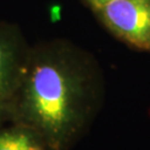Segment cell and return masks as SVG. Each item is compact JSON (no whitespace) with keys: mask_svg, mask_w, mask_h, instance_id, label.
Returning <instances> with one entry per match:
<instances>
[{"mask_svg":"<svg viewBox=\"0 0 150 150\" xmlns=\"http://www.w3.org/2000/svg\"><path fill=\"white\" fill-rule=\"evenodd\" d=\"M96 61L66 40L29 49L6 119L31 129L49 150H68L91 122L101 98Z\"/></svg>","mask_w":150,"mask_h":150,"instance_id":"cell-1","label":"cell"},{"mask_svg":"<svg viewBox=\"0 0 150 150\" xmlns=\"http://www.w3.org/2000/svg\"><path fill=\"white\" fill-rule=\"evenodd\" d=\"M93 12L115 37L150 52V0H112Z\"/></svg>","mask_w":150,"mask_h":150,"instance_id":"cell-2","label":"cell"},{"mask_svg":"<svg viewBox=\"0 0 150 150\" xmlns=\"http://www.w3.org/2000/svg\"><path fill=\"white\" fill-rule=\"evenodd\" d=\"M30 46L16 25L0 21V120L6 119Z\"/></svg>","mask_w":150,"mask_h":150,"instance_id":"cell-3","label":"cell"},{"mask_svg":"<svg viewBox=\"0 0 150 150\" xmlns=\"http://www.w3.org/2000/svg\"><path fill=\"white\" fill-rule=\"evenodd\" d=\"M0 150H49L28 127L12 123L0 129Z\"/></svg>","mask_w":150,"mask_h":150,"instance_id":"cell-4","label":"cell"},{"mask_svg":"<svg viewBox=\"0 0 150 150\" xmlns=\"http://www.w3.org/2000/svg\"><path fill=\"white\" fill-rule=\"evenodd\" d=\"M87 4L88 7H90L92 11L98 9V8H101L102 6L107 5L108 2L112 1V0H83Z\"/></svg>","mask_w":150,"mask_h":150,"instance_id":"cell-5","label":"cell"}]
</instances>
